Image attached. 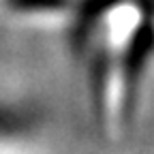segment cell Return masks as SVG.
Listing matches in <instances>:
<instances>
[{
	"label": "cell",
	"instance_id": "1",
	"mask_svg": "<svg viewBox=\"0 0 154 154\" xmlns=\"http://www.w3.org/2000/svg\"><path fill=\"white\" fill-rule=\"evenodd\" d=\"M56 28L88 75L101 128L120 135L154 56V0H69Z\"/></svg>",
	"mask_w": 154,
	"mask_h": 154
}]
</instances>
